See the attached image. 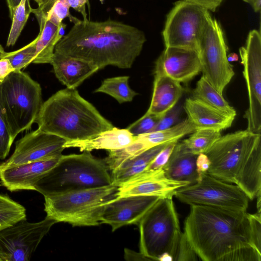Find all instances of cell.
I'll list each match as a JSON object with an SVG mask.
<instances>
[{"label":"cell","mask_w":261,"mask_h":261,"mask_svg":"<svg viewBox=\"0 0 261 261\" xmlns=\"http://www.w3.org/2000/svg\"><path fill=\"white\" fill-rule=\"evenodd\" d=\"M73 26L56 44L55 51L97 66L129 68L146 41L144 33L134 26L108 19L80 20L72 16Z\"/></svg>","instance_id":"6da1fadb"},{"label":"cell","mask_w":261,"mask_h":261,"mask_svg":"<svg viewBox=\"0 0 261 261\" xmlns=\"http://www.w3.org/2000/svg\"><path fill=\"white\" fill-rule=\"evenodd\" d=\"M250 232L247 212L192 204L185 222L184 233L203 261H228L238 250L254 248Z\"/></svg>","instance_id":"7a4b0ae2"},{"label":"cell","mask_w":261,"mask_h":261,"mask_svg":"<svg viewBox=\"0 0 261 261\" xmlns=\"http://www.w3.org/2000/svg\"><path fill=\"white\" fill-rule=\"evenodd\" d=\"M35 123L40 130L66 142L91 139L114 127L76 89L67 88L43 102Z\"/></svg>","instance_id":"3957f363"},{"label":"cell","mask_w":261,"mask_h":261,"mask_svg":"<svg viewBox=\"0 0 261 261\" xmlns=\"http://www.w3.org/2000/svg\"><path fill=\"white\" fill-rule=\"evenodd\" d=\"M62 155L58 163L35 185V191L44 196L65 194L112 184L103 159L90 151Z\"/></svg>","instance_id":"277c9868"},{"label":"cell","mask_w":261,"mask_h":261,"mask_svg":"<svg viewBox=\"0 0 261 261\" xmlns=\"http://www.w3.org/2000/svg\"><path fill=\"white\" fill-rule=\"evenodd\" d=\"M42 103L41 86L26 72L15 70L0 84V106L13 142L31 128Z\"/></svg>","instance_id":"5b68a950"},{"label":"cell","mask_w":261,"mask_h":261,"mask_svg":"<svg viewBox=\"0 0 261 261\" xmlns=\"http://www.w3.org/2000/svg\"><path fill=\"white\" fill-rule=\"evenodd\" d=\"M118 186H109L65 194L44 196L46 216L57 223L72 226H92L100 224L106 203L117 197Z\"/></svg>","instance_id":"8992f818"},{"label":"cell","mask_w":261,"mask_h":261,"mask_svg":"<svg viewBox=\"0 0 261 261\" xmlns=\"http://www.w3.org/2000/svg\"><path fill=\"white\" fill-rule=\"evenodd\" d=\"M172 198L159 199L138 224L140 252L150 260L164 253L175 259L182 232Z\"/></svg>","instance_id":"52a82bcc"},{"label":"cell","mask_w":261,"mask_h":261,"mask_svg":"<svg viewBox=\"0 0 261 261\" xmlns=\"http://www.w3.org/2000/svg\"><path fill=\"white\" fill-rule=\"evenodd\" d=\"M181 202L227 210L246 212L249 199L237 185L218 179L207 173L198 180L177 189L174 195Z\"/></svg>","instance_id":"ba28073f"},{"label":"cell","mask_w":261,"mask_h":261,"mask_svg":"<svg viewBox=\"0 0 261 261\" xmlns=\"http://www.w3.org/2000/svg\"><path fill=\"white\" fill-rule=\"evenodd\" d=\"M209 13L197 4L176 2L167 15L162 33L165 47L189 49L198 54Z\"/></svg>","instance_id":"9c48e42d"},{"label":"cell","mask_w":261,"mask_h":261,"mask_svg":"<svg viewBox=\"0 0 261 261\" xmlns=\"http://www.w3.org/2000/svg\"><path fill=\"white\" fill-rule=\"evenodd\" d=\"M227 50L221 26L210 13L198 54L202 76L222 94L234 74Z\"/></svg>","instance_id":"30bf717a"},{"label":"cell","mask_w":261,"mask_h":261,"mask_svg":"<svg viewBox=\"0 0 261 261\" xmlns=\"http://www.w3.org/2000/svg\"><path fill=\"white\" fill-rule=\"evenodd\" d=\"M260 135L246 129L221 136L205 153L211 162L207 173L225 182L234 184L244 153Z\"/></svg>","instance_id":"8fae6325"},{"label":"cell","mask_w":261,"mask_h":261,"mask_svg":"<svg viewBox=\"0 0 261 261\" xmlns=\"http://www.w3.org/2000/svg\"><path fill=\"white\" fill-rule=\"evenodd\" d=\"M243 76L248 92L249 107L244 118L247 120V129L251 132L261 131V36L260 31L249 33L246 44L239 49Z\"/></svg>","instance_id":"7c38bea8"},{"label":"cell","mask_w":261,"mask_h":261,"mask_svg":"<svg viewBox=\"0 0 261 261\" xmlns=\"http://www.w3.org/2000/svg\"><path fill=\"white\" fill-rule=\"evenodd\" d=\"M57 222L47 217L30 223L22 220L0 232L1 261H28L43 238Z\"/></svg>","instance_id":"4fadbf2b"},{"label":"cell","mask_w":261,"mask_h":261,"mask_svg":"<svg viewBox=\"0 0 261 261\" xmlns=\"http://www.w3.org/2000/svg\"><path fill=\"white\" fill-rule=\"evenodd\" d=\"M66 142L61 137L38 128L16 142L13 154L0 163V167H13L61 155Z\"/></svg>","instance_id":"5bb4252c"},{"label":"cell","mask_w":261,"mask_h":261,"mask_svg":"<svg viewBox=\"0 0 261 261\" xmlns=\"http://www.w3.org/2000/svg\"><path fill=\"white\" fill-rule=\"evenodd\" d=\"M161 198L155 196L116 197L105 205L100 217V224L109 225L112 231L124 226L138 224Z\"/></svg>","instance_id":"9a60e30c"},{"label":"cell","mask_w":261,"mask_h":261,"mask_svg":"<svg viewBox=\"0 0 261 261\" xmlns=\"http://www.w3.org/2000/svg\"><path fill=\"white\" fill-rule=\"evenodd\" d=\"M190 185L188 182L167 178L163 169L145 170L118 186L117 197L155 196L161 198L173 197L175 191Z\"/></svg>","instance_id":"2e32d148"},{"label":"cell","mask_w":261,"mask_h":261,"mask_svg":"<svg viewBox=\"0 0 261 261\" xmlns=\"http://www.w3.org/2000/svg\"><path fill=\"white\" fill-rule=\"evenodd\" d=\"M201 72L198 55L195 50L165 47L155 62L154 73L178 82H187Z\"/></svg>","instance_id":"e0dca14e"},{"label":"cell","mask_w":261,"mask_h":261,"mask_svg":"<svg viewBox=\"0 0 261 261\" xmlns=\"http://www.w3.org/2000/svg\"><path fill=\"white\" fill-rule=\"evenodd\" d=\"M61 155L13 167H0L1 185L11 192L35 191L37 182L58 163Z\"/></svg>","instance_id":"ac0fdd59"},{"label":"cell","mask_w":261,"mask_h":261,"mask_svg":"<svg viewBox=\"0 0 261 261\" xmlns=\"http://www.w3.org/2000/svg\"><path fill=\"white\" fill-rule=\"evenodd\" d=\"M234 184L250 200L254 199L261 191V135L250 145L244 153Z\"/></svg>","instance_id":"d6986e66"},{"label":"cell","mask_w":261,"mask_h":261,"mask_svg":"<svg viewBox=\"0 0 261 261\" xmlns=\"http://www.w3.org/2000/svg\"><path fill=\"white\" fill-rule=\"evenodd\" d=\"M56 77L67 88L76 89L98 67L85 61L54 51L50 63Z\"/></svg>","instance_id":"ffe728a7"},{"label":"cell","mask_w":261,"mask_h":261,"mask_svg":"<svg viewBox=\"0 0 261 261\" xmlns=\"http://www.w3.org/2000/svg\"><path fill=\"white\" fill-rule=\"evenodd\" d=\"M183 92L180 83L154 73L152 98L145 113L161 118L177 104Z\"/></svg>","instance_id":"44dd1931"},{"label":"cell","mask_w":261,"mask_h":261,"mask_svg":"<svg viewBox=\"0 0 261 261\" xmlns=\"http://www.w3.org/2000/svg\"><path fill=\"white\" fill-rule=\"evenodd\" d=\"M198 155L190 152L182 142H177L163 169L169 179L188 182H196L199 176L196 169Z\"/></svg>","instance_id":"7402d4cb"},{"label":"cell","mask_w":261,"mask_h":261,"mask_svg":"<svg viewBox=\"0 0 261 261\" xmlns=\"http://www.w3.org/2000/svg\"><path fill=\"white\" fill-rule=\"evenodd\" d=\"M184 108L187 119L194 125L195 130L212 129L221 131L229 127L234 120L192 97L186 99Z\"/></svg>","instance_id":"603a6c76"},{"label":"cell","mask_w":261,"mask_h":261,"mask_svg":"<svg viewBox=\"0 0 261 261\" xmlns=\"http://www.w3.org/2000/svg\"><path fill=\"white\" fill-rule=\"evenodd\" d=\"M136 136L132 135L126 128L115 127L103 132L91 139L81 141H67L64 148L75 147L81 151L105 149L108 151L123 148L133 142Z\"/></svg>","instance_id":"cb8c5ba5"},{"label":"cell","mask_w":261,"mask_h":261,"mask_svg":"<svg viewBox=\"0 0 261 261\" xmlns=\"http://www.w3.org/2000/svg\"><path fill=\"white\" fill-rule=\"evenodd\" d=\"M40 32L37 36L35 55L33 63H50L55 48L64 36L66 24H56L44 18L37 20Z\"/></svg>","instance_id":"d4e9b609"},{"label":"cell","mask_w":261,"mask_h":261,"mask_svg":"<svg viewBox=\"0 0 261 261\" xmlns=\"http://www.w3.org/2000/svg\"><path fill=\"white\" fill-rule=\"evenodd\" d=\"M168 143L153 146L127 160L111 172L112 184L118 186L133 176L145 170L158 153Z\"/></svg>","instance_id":"484cf974"},{"label":"cell","mask_w":261,"mask_h":261,"mask_svg":"<svg viewBox=\"0 0 261 261\" xmlns=\"http://www.w3.org/2000/svg\"><path fill=\"white\" fill-rule=\"evenodd\" d=\"M192 95L194 99L234 119L235 109L203 76L197 82Z\"/></svg>","instance_id":"4316f807"},{"label":"cell","mask_w":261,"mask_h":261,"mask_svg":"<svg viewBox=\"0 0 261 261\" xmlns=\"http://www.w3.org/2000/svg\"><path fill=\"white\" fill-rule=\"evenodd\" d=\"M152 147L141 135L136 136L134 141L126 146L109 150L108 155L103 159L109 171L115 170L125 161L136 156Z\"/></svg>","instance_id":"83f0119b"},{"label":"cell","mask_w":261,"mask_h":261,"mask_svg":"<svg viewBox=\"0 0 261 261\" xmlns=\"http://www.w3.org/2000/svg\"><path fill=\"white\" fill-rule=\"evenodd\" d=\"M195 128L187 118L175 125L159 131L141 135L152 146L168 143L178 140L186 135L192 133Z\"/></svg>","instance_id":"f1b7e54d"},{"label":"cell","mask_w":261,"mask_h":261,"mask_svg":"<svg viewBox=\"0 0 261 261\" xmlns=\"http://www.w3.org/2000/svg\"><path fill=\"white\" fill-rule=\"evenodd\" d=\"M128 76H119L105 79L96 93H103L114 98L119 103L132 101L138 94L129 86Z\"/></svg>","instance_id":"f546056e"},{"label":"cell","mask_w":261,"mask_h":261,"mask_svg":"<svg viewBox=\"0 0 261 261\" xmlns=\"http://www.w3.org/2000/svg\"><path fill=\"white\" fill-rule=\"evenodd\" d=\"M70 7L67 0H44L37 8L31 9L37 20L44 18L60 24L66 17L69 20L72 15L69 12Z\"/></svg>","instance_id":"4dcf8cb0"},{"label":"cell","mask_w":261,"mask_h":261,"mask_svg":"<svg viewBox=\"0 0 261 261\" xmlns=\"http://www.w3.org/2000/svg\"><path fill=\"white\" fill-rule=\"evenodd\" d=\"M221 132L212 129L196 130L181 142L191 153L196 155L205 153L221 137Z\"/></svg>","instance_id":"1f68e13d"},{"label":"cell","mask_w":261,"mask_h":261,"mask_svg":"<svg viewBox=\"0 0 261 261\" xmlns=\"http://www.w3.org/2000/svg\"><path fill=\"white\" fill-rule=\"evenodd\" d=\"M24 219H27L24 207L0 194V232Z\"/></svg>","instance_id":"d6a6232c"},{"label":"cell","mask_w":261,"mask_h":261,"mask_svg":"<svg viewBox=\"0 0 261 261\" xmlns=\"http://www.w3.org/2000/svg\"><path fill=\"white\" fill-rule=\"evenodd\" d=\"M30 0H22L15 8L11 18L12 24L7 39L6 46L15 45L31 13Z\"/></svg>","instance_id":"836d02e7"},{"label":"cell","mask_w":261,"mask_h":261,"mask_svg":"<svg viewBox=\"0 0 261 261\" xmlns=\"http://www.w3.org/2000/svg\"><path fill=\"white\" fill-rule=\"evenodd\" d=\"M36 41L37 38L17 50L5 52L3 57L9 60L15 70H21L33 63L35 55Z\"/></svg>","instance_id":"e575fe53"},{"label":"cell","mask_w":261,"mask_h":261,"mask_svg":"<svg viewBox=\"0 0 261 261\" xmlns=\"http://www.w3.org/2000/svg\"><path fill=\"white\" fill-rule=\"evenodd\" d=\"M160 118L151 114H145L126 128L134 136L151 133Z\"/></svg>","instance_id":"d590c367"},{"label":"cell","mask_w":261,"mask_h":261,"mask_svg":"<svg viewBox=\"0 0 261 261\" xmlns=\"http://www.w3.org/2000/svg\"><path fill=\"white\" fill-rule=\"evenodd\" d=\"M181 112V106L180 105H177L176 104L172 109L160 118L151 132L169 128L179 122L178 121Z\"/></svg>","instance_id":"8d00e7d4"},{"label":"cell","mask_w":261,"mask_h":261,"mask_svg":"<svg viewBox=\"0 0 261 261\" xmlns=\"http://www.w3.org/2000/svg\"><path fill=\"white\" fill-rule=\"evenodd\" d=\"M0 106V159L4 160L8 155L13 144Z\"/></svg>","instance_id":"74e56055"},{"label":"cell","mask_w":261,"mask_h":261,"mask_svg":"<svg viewBox=\"0 0 261 261\" xmlns=\"http://www.w3.org/2000/svg\"><path fill=\"white\" fill-rule=\"evenodd\" d=\"M197 257L185 233L182 232L174 260L193 261L197 260Z\"/></svg>","instance_id":"f35d334b"},{"label":"cell","mask_w":261,"mask_h":261,"mask_svg":"<svg viewBox=\"0 0 261 261\" xmlns=\"http://www.w3.org/2000/svg\"><path fill=\"white\" fill-rule=\"evenodd\" d=\"M251 239L253 246L261 253V214H249Z\"/></svg>","instance_id":"ab89813d"},{"label":"cell","mask_w":261,"mask_h":261,"mask_svg":"<svg viewBox=\"0 0 261 261\" xmlns=\"http://www.w3.org/2000/svg\"><path fill=\"white\" fill-rule=\"evenodd\" d=\"M178 141L168 143L158 153L146 170H156L163 169L168 162L176 143Z\"/></svg>","instance_id":"60d3db41"},{"label":"cell","mask_w":261,"mask_h":261,"mask_svg":"<svg viewBox=\"0 0 261 261\" xmlns=\"http://www.w3.org/2000/svg\"><path fill=\"white\" fill-rule=\"evenodd\" d=\"M210 164V161L205 153H200L197 155L196 165L199 177L201 174L207 173Z\"/></svg>","instance_id":"b9f144b4"},{"label":"cell","mask_w":261,"mask_h":261,"mask_svg":"<svg viewBox=\"0 0 261 261\" xmlns=\"http://www.w3.org/2000/svg\"><path fill=\"white\" fill-rule=\"evenodd\" d=\"M15 71L9 60L2 57L0 59V84L12 72Z\"/></svg>","instance_id":"7bdbcfd3"},{"label":"cell","mask_w":261,"mask_h":261,"mask_svg":"<svg viewBox=\"0 0 261 261\" xmlns=\"http://www.w3.org/2000/svg\"><path fill=\"white\" fill-rule=\"evenodd\" d=\"M200 5L208 11L214 12L223 0H182Z\"/></svg>","instance_id":"ee69618b"},{"label":"cell","mask_w":261,"mask_h":261,"mask_svg":"<svg viewBox=\"0 0 261 261\" xmlns=\"http://www.w3.org/2000/svg\"><path fill=\"white\" fill-rule=\"evenodd\" d=\"M70 8H72L81 14L84 20L87 19L86 5L89 4V0H67Z\"/></svg>","instance_id":"f6af8a7d"},{"label":"cell","mask_w":261,"mask_h":261,"mask_svg":"<svg viewBox=\"0 0 261 261\" xmlns=\"http://www.w3.org/2000/svg\"><path fill=\"white\" fill-rule=\"evenodd\" d=\"M124 258L128 260H150L140 252L137 253L126 248L124 249Z\"/></svg>","instance_id":"bcb514c9"},{"label":"cell","mask_w":261,"mask_h":261,"mask_svg":"<svg viewBox=\"0 0 261 261\" xmlns=\"http://www.w3.org/2000/svg\"><path fill=\"white\" fill-rule=\"evenodd\" d=\"M22 0H6L9 10L10 17L11 18L16 7Z\"/></svg>","instance_id":"7dc6e473"},{"label":"cell","mask_w":261,"mask_h":261,"mask_svg":"<svg viewBox=\"0 0 261 261\" xmlns=\"http://www.w3.org/2000/svg\"><path fill=\"white\" fill-rule=\"evenodd\" d=\"M244 2L248 3L255 12H258L261 8V0H243Z\"/></svg>","instance_id":"c3c4849f"},{"label":"cell","mask_w":261,"mask_h":261,"mask_svg":"<svg viewBox=\"0 0 261 261\" xmlns=\"http://www.w3.org/2000/svg\"><path fill=\"white\" fill-rule=\"evenodd\" d=\"M173 260V257L168 253L162 254L159 258V260L160 261H171Z\"/></svg>","instance_id":"681fc988"},{"label":"cell","mask_w":261,"mask_h":261,"mask_svg":"<svg viewBox=\"0 0 261 261\" xmlns=\"http://www.w3.org/2000/svg\"><path fill=\"white\" fill-rule=\"evenodd\" d=\"M229 62L237 61L239 60V56L234 53H230L227 56Z\"/></svg>","instance_id":"f907efd6"},{"label":"cell","mask_w":261,"mask_h":261,"mask_svg":"<svg viewBox=\"0 0 261 261\" xmlns=\"http://www.w3.org/2000/svg\"><path fill=\"white\" fill-rule=\"evenodd\" d=\"M255 198H257L256 206L257 212H261V191L257 194Z\"/></svg>","instance_id":"816d5d0a"},{"label":"cell","mask_w":261,"mask_h":261,"mask_svg":"<svg viewBox=\"0 0 261 261\" xmlns=\"http://www.w3.org/2000/svg\"><path fill=\"white\" fill-rule=\"evenodd\" d=\"M5 53V51L4 50V49L2 46V45L0 44V59L3 57Z\"/></svg>","instance_id":"f5cc1de1"},{"label":"cell","mask_w":261,"mask_h":261,"mask_svg":"<svg viewBox=\"0 0 261 261\" xmlns=\"http://www.w3.org/2000/svg\"><path fill=\"white\" fill-rule=\"evenodd\" d=\"M35 2L37 3V4L38 5V6H40L42 3H43L44 0H34Z\"/></svg>","instance_id":"db71d44e"},{"label":"cell","mask_w":261,"mask_h":261,"mask_svg":"<svg viewBox=\"0 0 261 261\" xmlns=\"http://www.w3.org/2000/svg\"><path fill=\"white\" fill-rule=\"evenodd\" d=\"M0 261H1V260H0Z\"/></svg>","instance_id":"11a10c76"}]
</instances>
